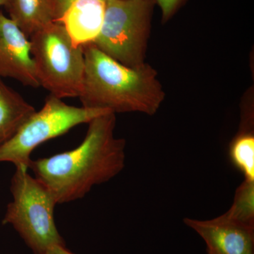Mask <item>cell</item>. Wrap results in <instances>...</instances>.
I'll return each mask as SVG.
<instances>
[{"instance_id":"cell-1","label":"cell","mask_w":254,"mask_h":254,"mask_svg":"<svg viewBox=\"0 0 254 254\" xmlns=\"http://www.w3.org/2000/svg\"><path fill=\"white\" fill-rule=\"evenodd\" d=\"M88 124L86 136L76 148L30 163L35 177L58 204L83 198L95 185L110 181L125 168L126 141L114 135L115 114L108 112Z\"/></svg>"},{"instance_id":"cell-2","label":"cell","mask_w":254,"mask_h":254,"mask_svg":"<svg viewBox=\"0 0 254 254\" xmlns=\"http://www.w3.org/2000/svg\"><path fill=\"white\" fill-rule=\"evenodd\" d=\"M85 71L78 98L87 108L153 115L165 98L158 73L148 64L128 67L93 43L83 46Z\"/></svg>"},{"instance_id":"cell-3","label":"cell","mask_w":254,"mask_h":254,"mask_svg":"<svg viewBox=\"0 0 254 254\" xmlns=\"http://www.w3.org/2000/svg\"><path fill=\"white\" fill-rule=\"evenodd\" d=\"M12 201L6 208L3 225H11L33 254H45L52 246H66L54 218L58 204L41 182L16 168L11 181Z\"/></svg>"},{"instance_id":"cell-4","label":"cell","mask_w":254,"mask_h":254,"mask_svg":"<svg viewBox=\"0 0 254 254\" xmlns=\"http://www.w3.org/2000/svg\"><path fill=\"white\" fill-rule=\"evenodd\" d=\"M40 85L60 99L78 98L83 86V46L75 45L62 24L52 22L30 37Z\"/></svg>"},{"instance_id":"cell-5","label":"cell","mask_w":254,"mask_h":254,"mask_svg":"<svg viewBox=\"0 0 254 254\" xmlns=\"http://www.w3.org/2000/svg\"><path fill=\"white\" fill-rule=\"evenodd\" d=\"M155 3V0H107L101 31L92 43L128 67L143 64Z\"/></svg>"},{"instance_id":"cell-6","label":"cell","mask_w":254,"mask_h":254,"mask_svg":"<svg viewBox=\"0 0 254 254\" xmlns=\"http://www.w3.org/2000/svg\"><path fill=\"white\" fill-rule=\"evenodd\" d=\"M50 94L43 108L25 121L9 141L0 145V162L28 170L33 150L42 143L64 134L82 124L111 112L108 110L72 106Z\"/></svg>"},{"instance_id":"cell-7","label":"cell","mask_w":254,"mask_h":254,"mask_svg":"<svg viewBox=\"0 0 254 254\" xmlns=\"http://www.w3.org/2000/svg\"><path fill=\"white\" fill-rule=\"evenodd\" d=\"M0 77L24 86H41L31 54V41L17 25L0 11Z\"/></svg>"},{"instance_id":"cell-8","label":"cell","mask_w":254,"mask_h":254,"mask_svg":"<svg viewBox=\"0 0 254 254\" xmlns=\"http://www.w3.org/2000/svg\"><path fill=\"white\" fill-rule=\"evenodd\" d=\"M183 221L203 239L208 254H254V227L224 214L212 220L186 218Z\"/></svg>"},{"instance_id":"cell-9","label":"cell","mask_w":254,"mask_h":254,"mask_svg":"<svg viewBox=\"0 0 254 254\" xmlns=\"http://www.w3.org/2000/svg\"><path fill=\"white\" fill-rule=\"evenodd\" d=\"M105 2L102 0H76L60 20L75 45L93 43L100 34L104 21Z\"/></svg>"},{"instance_id":"cell-10","label":"cell","mask_w":254,"mask_h":254,"mask_svg":"<svg viewBox=\"0 0 254 254\" xmlns=\"http://www.w3.org/2000/svg\"><path fill=\"white\" fill-rule=\"evenodd\" d=\"M4 6L10 19L28 38L47 25L54 22L50 0H6Z\"/></svg>"},{"instance_id":"cell-11","label":"cell","mask_w":254,"mask_h":254,"mask_svg":"<svg viewBox=\"0 0 254 254\" xmlns=\"http://www.w3.org/2000/svg\"><path fill=\"white\" fill-rule=\"evenodd\" d=\"M36 111L0 77V145L9 141Z\"/></svg>"},{"instance_id":"cell-12","label":"cell","mask_w":254,"mask_h":254,"mask_svg":"<svg viewBox=\"0 0 254 254\" xmlns=\"http://www.w3.org/2000/svg\"><path fill=\"white\" fill-rule=\"evenodd\" d=\"M230 163L245 175V180L254 181V135L245 128L232 140L229 146Z\"/></svg>"},{"instance_id":"cell-13","label":"cell","mask_w":254,"mask_h":254,"mask_svg":"<svg viewBox=\"0 0 254 254\" xmlns=\"http://www.w3.org/2000/svg\"><path fill=\"white\" fill-rule=\"evenodd\" d=\"M227 218L254 227V181L245 180L237 189L232 206L224 213Z\"/></svg>"},{"instance_id":"cell-14","label":"cell","mask_w":254,"mask_h":254,"mask_svg":"<svg viewBox=\"0 0 254 254\" xmlns=\"http://www.w3.org/2000/svg\"><path fill=\"white\" fill-rule=\"evenodd\" d=\"M186 0H155L162 11V21L168 22Z\"/></svg>"},{"instance_id":"cell-15","label":"cell","mask_w":254,"mask_h":254,"mask_svg":"<svg viewBox=\"0 0 254 254\" xmlns=\"http://www.w3.org/2000/svg\"><path fill=\"white\" fill-rule=\"evenodd\" d=\"M53 5L54 22L59 23L68 6L76 0H50ZM106 1L107 0H102Z\"/></svg>"},{"instance_id":"cell-16","label":"cell","mask_w":254,"mask_h":254,"mask_svg":"<svg viewBox=\"0 0 254 254\" xmlns=\"http://www.w3.org/2000/svg\"><path fill=\"white\" fill-rule=\"evenodd\" d=\"M45 254H74L66 248V246L54 245L50 247Z\"/></svg>"},{"instance_id":"cell-17","label":"cell","mask_w":254,"mask_h":254,"mask_svg":"<svg viewBox=\"0 0 254 254\" xmlns=\"http://www.w3.org/2000/svg\"><path fill=\"white\" fill-rule=\"evenodd\" d=\"M6 0H0V6H4Z\"/></svg>"}]
</instances>
